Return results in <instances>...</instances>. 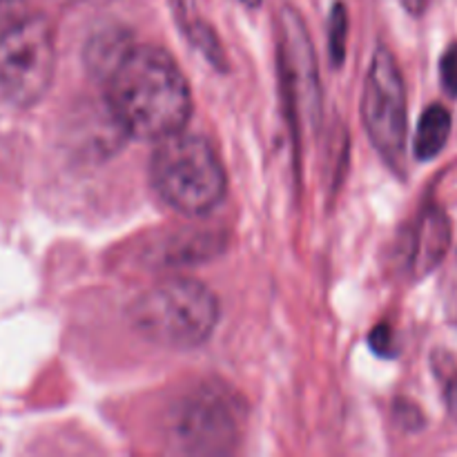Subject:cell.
Here are the masks:
<instances>
[{
    "label": "cell",
    "instance_id": "1",
    "mask_svg": "<svg viewBox=\"0 0 457 457\" xmlns=\"http://www.w3.org/2000/svg\"><path fill=\"white\" fill-rule=\"evenodd\" d=\"M103 80L112 119L128 137L161 141L186 128L192 94L165 49L132 43Z\"/></svg>",
    "mask_w": 457,
    "mask_h": 457
},
{
    "label": "cell",
    "instance_id": "2",
    "mask_svg": "<svg viewBox=\"0 0 457 457\" xmlns=\"http://www.w3.org/2000/svg\"><path fill=\"white\" fill-rule=\"evenodd\" d=\"M150 177L161 199L187 217H204L226 199V168L199 134L181 129L156 141Z\"/></svg>",
    "mask_w": 457,
    "mask_h": 457
},
{
    "label": "cell",
    "instance_id": "3",
    "mask_svg": "<svg viewBox=\"0 0 457 457\" xmlns=\"http://www.w3.org/2000/svg\"><path fill=\"white\" fill-rule=\"evenodd\" d=\"M129 315L138 333L152 344L190 351L212 337L219 302L201 281L165 279L145 290Z\"/></svg>",
    "mask_w": 457,
    "mask_h": 457
},
{
    "label": "cell",
    "instance_id": "4",
    "mask_svg": "<svg viewBox=\"0 0 457 457\" xmlns=\"http://www.w3.org/2000/svg\"><path fill=\"white\" fill-rule=\"evenodd\" d=\"M56 74V38L45 16L21 18L0 31V94L31 107L49 92Z\"/></svg>",
    "mask_w": 457,
    "mask_h": 457
},
{
    "label": "cell",
    "instance_id": "5",
    "mask_svg": "<svg viewBox=\"0 0 457 457\" xmlns=\"http://www.w3.org/2000/svg\"><path fill=\"white\" fill-rule=\"evenodd\" d=\"M361 120L375 150L395 172H404L409 105L406 85L391 49L378 47L361 94Z\"/></svg>",
    "mask_w": 457,
    "mask_h": 457
},
{
    "label": "cell",
    "instance_id": "6",
    "mask_svg": "<svg viewBox=\"0 0 457 457\" xmlns=\"http://www.w3.org/2000/svg\"><path fill=\"white\" fill-rule=\"evenodd\" d=\"M237 437V424L226 400L214 393L190 397L174 415V440L190 453H223Z\"/></svg>",
    "mask_w": 457,
    "mask_h": 457
},
{
    "label": "cell",
    "instance_id": "7",
    "mask_svg": "<svg viewBox=\"0 0 457 457\" xmlns=\"http://www.w3.org/2000/svg\"><path fill=\"white\" fill-rule=\"evenodd\" d=\"M281 29H284L281 61H284V76L290 96L299 98L297 105L306 114L320 116V74H317L315 54L306 27L293 9H286Z\"/></svg>",
    "mask_w": 457,
    "mask_h": 457
},
{
    "label": "cell",
    "instance_id": "8",
    "mask_svg": "<svg viewBox=\"0 0 457 457\" xmlns=\"http://www.w3.org/2000/svg\"><path fill=\"white\" fill-rule=\"evenodd\" d=\"M449 248V223L440 210H428L420 223L418 239L413 248V266L418 272H428L440 263Z\"/></svg>",
    "mask_w": 457,
    "mask_h": 457
},
{
    "label": "cell",
    "instance_id": "9",
    "mask_svg": "<svg viewBox=\"0 0 457 457\" xmlns=\"http://www.w3.org/2000/svg\"><path fill=\"white\" fill-rule=\"evenodd\" d=\"M451 112L445 105H431L420 116L413 138V152L420 161H431L446 147L451 137Z\"/></svg>",
    "mask_w": 457,
    "mask_h": 457
},
{
    "label": "cell",
    "instance_id": "10",
    "mask_svg": "<svg viewBox=\"0 0 457 457\" xmlns=\"http://www.w3.org/2000/svg\"><path fill=\"white\" fill-rule=\"evenodd\" d=\"M129 45H132V40H129V36L125 34V31L120 29L101 31V34L94 36V38L89 40L87 52H85L89 70H92L96 76H101V79H105Z\"/></svg>",
    "mask_w": 457,
    "mask_h": 457
},
{
    "label": "cell",
    "instance_id": "11",
    "mask_svg": "<svg viewBox=\"0 0 457 457\" xmlns=\"http://www.w3.org/2000/svg\"><path fill=\"white\" fill-rule=\"evenodd\" d=\"M183 31H186V36L190 38V43L195 45L210 62H214L217 67H221L223 62H226L221 43H219L212 27H208L204 21H199V18H187V21L183 22Z\"/></svg>",
    "mask_w": 457,
    "mask_h": 457
},
{
    "label": "cell",
    "instance_id": "12",
    "mask_svg": "<svg viewBox=\"0 0 457 457\" xmlns=\"http://www.w3.org/2000/svg\"><path fill=\"white\" fill-rule=\"evenodd\" d=\"M346 40H348V16L342 3H337L330 13V29H328V47H330V61L335 65H342L344 56H346Z\"/></svg>",
    "mask_w": 457,
    "mask_h": 457
},
{
    "label": "cell",
    "instance_id": "13",
    "mask_svg": "<svg viewBox=\"0 0 457 457\" xmlns=\"http://www.w3.org/2000/svg\"><path fill=\"white\" fill-rule=\"evenodd\" d=\"M442 87L451 98H457V43L449 45L440 61Z\"/></svg>",
    "mask_w": 457,
    "mask_h": 457
},
{
    "label": "cell",
    "instance_id": "14",
    "mask_svg": "<svg viewBox=\"0 0 457 457\" xmlns=\"http://www.w3.org/2000/svg\"><path fill=\"white\" fill-rule=\"evenodd\" d=\"M370 348H373L378 355L382 357H393L395 355V344H393V330L391 326L382 324V326H375L373 333L369 337Z\"/></svg>",
    "mask_w": 457,
    "mask_h": 457
},
{
    "label": "cell",
    "instance_id": "15",
    "mask_svg": "<svg viewBox=\"0 0 457 457\" xmlns=\"http://www.w3.org/2000/svg\"><path fill=\"white\" fill-rule=\"evenodd\" d=\"M27 16V0H0V31Z\"/></svg>",
    "mask_w": 457,
    "mask_h": 457
},
{
    "label": "cell",
    "instance_id": "16",
    "mask_svg": "<svg viewBox=\"0 0 457 457\" xmlns=\"http://www.w3.org/2000/svg\"><path fill=\"white\" fill-rule=\"evenodd\" d=\"M446 404H449L451 415L457 420V375H453L446 384Z\"/></svg>",
    "mask_w": 457,
    "mask_h": 457
},
{
    "label": "cell",
    "instance_id": "17",
    "mask_svg": "<svg viewBox=\"0 0 457 457\" xmlns=\"http://www.w3.org/2000/svg\"><path fill=\"white\" fill-rule=\"evenodd\" d=\"M400 3L404 4V9L409 13H413V16H422L424 9H427L428 0H400Z\"/></svg>",
    "mask_w": 457,
    "mask_h": 457
},
{
    "label": "cell",
    "instance_id": "18",
    "mask_svg": "<svg viewBox=\"0 0 457 457\" xmlns=\"http://www.w3.org/2000/svg\"><path fill=\"white\" fill-rule=\"evenodd\" d=\"M241 3L250 4V7H257V4H259V3H262V0H241Z\"/></svg>",
    "mask_w": 457,
    "mask_h": 457
}]
</instances>
